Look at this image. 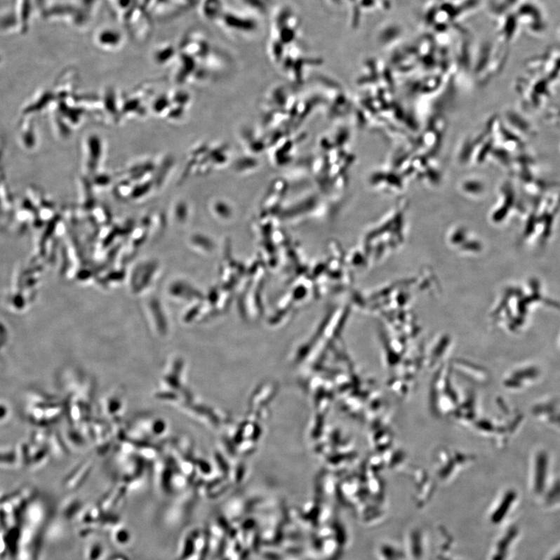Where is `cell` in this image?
Masks as SVG:
<instances>
[{"mask_svg": "<svg viewBox=\"0 0 560 560\" xmlns=\"http://www.w3.org/2000/svg\"><path fill=\"white\" fill-rule=\"evenodd\" d=\"M274 1L275 0H241L246 11L255 16H264L267 14Z\"/></svg>", "mask_w": 560, "mask_h": 560, "instance_id": "obj_4", "label": "cell"}, {"mask_svg": "<svg viewBox=\"0 0 560 560\" xmlns=\"http://www.w3.org/2000/svg\"><path fill=\"white\" fill-rule=\"evenodd\" d=\"M222 18L225 29L232 34H253L258 32L260 25L256 16L247 11L225 12Z\"/></svg>", "mask_w": 560, "mask_h": 560, "instance_id": "obj_2", "label": "cell"}, {"mask_svg": "<svg viewBox=\"0 0 560 560\" xmlns=\"http://www.w3.org/2000/svg\"><path fill=\"white\" fill-rule=\"evenodd\" d=\"M300 20L298 14L289 6H280L272 18V43L274 47L291 43L298 37Z\"/></svg>", "mask_w": 560, "mask_h": 560, "instance_id": "obj_1", "label": "cell"}, {"mask_svg": "<svg viewBox=\"0 0 560 560\" xmlns=\"http://www.w3.org/2000/svg\"><path fill=\"white\" fill-rule=\"evenodd\" d=\"M0 469H20L17 448H0Z\"/></svg>", "mask_w": 560, "mask_h": 560, "instance_id": "obj_3", "label": "cell"}, {"mask_svg": "<svg viewBox=\"0 0 560 560\" xmlns=\"http://www.w3.org/2000/svg\"><path fill=\"white\" fill-rule=\"evenodd\" d=\"M12 418L11 408L6 401L0 400V426L8 423Z\"/></svg>", "mask_w": 560, "mask_h": 560, "instance_id": "obj_5", "label": "cell"}]
</instances>
